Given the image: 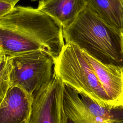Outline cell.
Listing matches in <instances>:
<instances>
[{
	"label": "cell",
	"mask_w": 123,
	"mask_h": 123,
	"mask_svg": "<svg viewBox=\"0 0 123 123\" xmlns=\"http://www.w3.org/2000/svg\"><path fill=\"white\" fill-rule=\"evenodd\" d=\"M65 43L63 27L37 8L17 6L0 17V53L8 56L42 50L55 60Z\"/></svg>",
	"instance_id": "1"
},
{
	"label": "cell",
	"mask_w": 123,
	"mask_h": 123,
	"mask_svg": "<svg viewBox=\"0 0 123 123\" xmlns=\"http://www.w3.org/2000/svg\"><path fill=\"white\" fill-rule=\"evenodd\" d=\"M65 43L72 42L101 63L123 69L122 34L97 16L87 5L75 21L63 28Z\"/></svg>",
	"instance_id": "2"
},
{
	"label": "cell",
	"mask_w": 123,
	"mask_h": 123,
	"mask_svg": "<svg viewBox=\"0 0 123 123\" xmlns=\"http://www.w3.org/2000/svg\"><path fill=\"white\" fill-rule=\"evenodd\" d=\"M54 72L63 83L99 104L115 106L101 84L83 51L72 42L65 43L55 60Z\"/></svg>",
	"instance_id": "3"
},
{
	"label": "cell",
	"mask_w": 123,
	"mask_h": 123,
	"mask_svg": "<svg viewBox=\"0 0 123 123\" xmlns=\"http://www.w3.org/2000/svg\"><path fill=\"white\" fill-rule=\"evenodd\" d=\"M11 56L13 65L12 86L20 87L33 95L52 79L55 60L48 53L38 50Z\"/></svg>",
	"instance_id": "4"
},
{
	"label": "cell",
	"mask_w": 123,
	"mask_h": 123,
	"mask_svg": "<svg viewBox=\"0 0 123 123\" xmlns=\"http://www.w3.org/2000/svg\"><path fill=\"white\" fill-rule=\"evenodd\" d=\"M66 123H123V107L102 105L66 86L63 95Z\"/></svg>",
	"instance_id": "5"
},
{
	"label": "cell",
	"mask_w": 123,
	"mask_h": 123,
	"mask_svg": "<svg viewBox=\"0 0 123 123\" xmlns=\"http://www.w3.org/2000/svg\"><path fill=\"white\" fill-rule=\"evenodd\" d=\"M65 86L54 72L50 82L33 95L28 123H66L63 106Z\"/></svg>",
	"instance_id": "6"
},
{
	"label": "cell",
	"mask_w": 123,
	"mask_h": 123,
	"mask_svg": "<svg viewBox=\"0 0 123 123\" xmlns=\"http://www.w3.org/2000/svg\"><path fill=\"white\" fill-rule=\"evenodd\" d=\"M33 98L22 88L12 86L0 101V123H28Z\"/></svg>",
	"instance_id": "7"
},
{
	"label": "cell",
	"mask_w": 123,
	"mask_h": 123,
	"mask_svg": "<svg viewBox=\"0 0 123 123\" xmlns=\"http://www.w3.org/2000/svg\"><path fill=\"white\" fill-rule=\"evenodd\" d=\"M83 52L114 105L123 107V69L104 64Z\"/></svg>",
	"instance_id": "8"
},
{
	"label": "cell",
	"mask_w": 123,
	"mask_h": 123,
	"mask_svg": "<svg viewBox=\"0 0 123 123\" xmlns=\"http://www.w3.org/2000/svg\"><path fill=\"white\" fill-rule=\"evenodd\" d=\"M87 5V0H40L37 8L58 21L64 28L72 24Z\"/></svg>",
	"instance_id": "9"
},
{
	"label": "cell",
	"mask_w": 123,
	"mask_h": 123,
	"mask_svg": "<svg viewBox=\"0 0 123 123\" xmlns=\"http://www.w3.org/2000/svg\"><path fill=\"white\" fill-rule=\"evenodd\" d=\"M90 9L107 25L121 33L123 0H87Z\"/></svg>",
	"instance_id": "10"
},
{
	"label": "cell",
	"mask_w": 123,
	"mask_h": 123,
	"mask_svg": "<svg viewBox=\"0 0 123 123\" xmlns=\"http://www.w3.org/2000/svg\"><path fill=\"white\" fill-rule=\"evenodd\" d=\"M0 101L6 95L12 86V74L13 69L11 56L0 53Z\"/></svg>",
	"instance_id": "11"
},
{
	"label": "cell",
	"mask_w": 123,
	"mask_h": 123,
	"mask_svg": "<svg viewBox=\"0 0 123 123\" xmlns=\"http://www.w3.org/2000/svg\"><path fill=\"white\" fill-rule=\"evenodd\" d=\"M14 7L13 4L9 2L0 0V17L6 15L11 12Z\"/></svg>",
	"instance_id": "12"
},
{
	"label": "cell",
	"mask_w": 123,
	"mask_h": 123,
	"mask_svg": "<svg viewBox=\"0 0 123 123\" xmlns=\"http://www.w3.org/2000/svg\"><path fill=\"white\" fill-rule=\"evenodd\" d=\"M4 0V1H6L7 2H9L11 3H12V4H13L14 6H15L16 3L20 1V0Z\"/></svg>",
	"instance_id": "13"
},
{
	"label": "cell",
	"mask_w": 123,
	"mask_h": 123,
	"mask_svg": "<svg viewBox=\"0 0 123 123\" xmlns=\"http://www.w3.org/2000/svg\"><path fill=\"white\" fill-rule=\"evenodd\" d=\"M121 34H122V36H123V29L122 31V32H121Z\"/></svg>",
	"instance_id": "14"
},
{
	"label": "cell",
	"mask_w": 123,
	"mask_h": 123,
	"mask_svg": "<svg viewBox=\"0 0 123 123\" xmlns=\"http://www.w3.org/2000/svg\"><path fill=\"white\" fill-rule=\"evenodd\" d=\"M32 1H37V0H31Z\"/></svg>",
	"instance_id": "15"
}]
</instances>
